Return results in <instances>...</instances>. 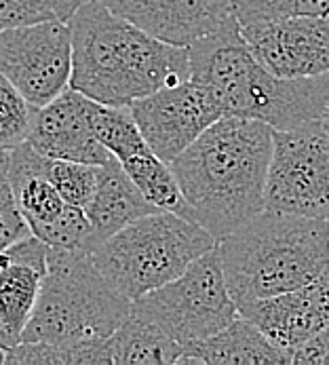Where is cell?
I'll return each mask as SVG.
<instances>
[{
    "label": "cell",
    "instance_id": "cell-1",
    "mask_svg": "<svg viewBox=\"0 0 329 365\" xmlns=\"http://www.w3.org/2000/svg\"><path fill=\"white\" fill-rule=\"evenodd\" d=\"M273 127L224 114L169 163L190 217L224 239L264 209Z\"/></svg>",
    "mask_w": 329,
    "mask_h": 365
},
{
    "label": "cell",
    "instance_id": "cell-2",
    "mask_svg": "<svg viewBox=\"0 0 329 365\" xmlns=\"http://www.w3.org/2000/svg\"><path fill=\"white\" fill-rule=\"evenodd\" d=\"M70 89L106 106H129L190 78L186 47L152 38L100 0H85L68 19Z\"/></svg>",
    "mask_w": 329,
    "mask_h": 365
},
{
    "label": "cell",
    "instance_id": "cell-3",
    "mask_svg": "<svg viewBox=\"0 0 329 365\" xmlns=\"http://www.w3.org/2000/svg\"><path fill=\"white\" fill-rule=\"evenodd\" d=\"M190 78L207 87L224 114L262 120L274 131L317 123L329 102V74L283 78L251 55L234 15L186 47Z\"/></svg>",
    "mask_w": 329,
    "mask_h": 365
},
{
    "label": "cell",
    "instance_id": "cell-4",
    "mask_svg": "<svg viewBox=\"0 0 329 365\" xmlns=\"http://www.w3.org/2000/svg\"><path fill=\"white\" fill-rule=\"evenodd\" d=\"M218 254L236 304L293 292L329 270L328 222L262 209L219 239Z\"/></svg>",
    "mask_w": 329,
    "mask_h": 365
},
{
    "label": "cell",
    "instance_id": "cell-5",
    "mask_svg": "<svg viewBox=\"0 0 329 365\" xmlns=\"http://www.w3.org/2000/svg\"><path fill=\"white\" fill-rule=\"evenodd\" d=\"M131 302L102 277L85 250L47 247V272L21 342L80 346L106 340Z\"/></svg>",
    "mask_w": 329,
    "mask_h": 365
},
{
    "label": "cell",
    "instance_id": "cell-6",
    "mask_svg": "<svg viewBox=\"0 0 329 365\" xmlns=\"http://www.w3.org/2000/svg\"><path fill=\"white\" fill-rule=\"evenodd\" d=\"M218 239L194 220L173 211L148 213L91 250V260L129 302L182 274Z\"/></svg>",
    "mask_w": 329,
    "mask_h": 365
},
{
    "label": "cell",
    "instance_id": "cell-7",
    "mask_svg": "<svg viewBox=\"0 0 329 365\" xmlns=\"http://www.w3.org/2000/svg\"><path fill=\"white\" fill-rule=\"evenodd\" d=\"M129 311L161 327L182 346L230 325L239 309L221 272L218 245L169 283L135 298Z\"/></svg>",
    "mask_w": 329,
    "mask_h": 365
},
{
    "label": "cell",
    "instance_id": "cell-8",
    "mask_svg": "<svg viewBox=\"0 0 329 365\" xmlns=\"http://www.w3.org/2000/svg\"><path fill=\"white\" fill-rule=\"evenodd\" d=\"M264 209L321 220L329 215V140L319 120L273 129Z\"/></svg>",
    "mask_w": 329,
    "mask_h": 365
},
{
    "label": "cell",
    "instance_id": "cell-9",
    "mask_svg": "<svg viewBox=\"0 0 329 365\" xmlns=\"http://www.w3.org/2000/svg\"><path fill=\"white\" fill-rule=\"evenodd\" d=\"M0 72L34 106L70 87L72 34L68 21H38L0 30Z\"/></svg>",
    "mask_w": 329,
    "mask_h": 365
},
{
    "label": "cell",
    "instance_id": "cell-10",
    "mask_svg": "<svg viewBox=\"0 0 329 365\" xmlns=\"http://www.w3.org/2000/svg\"><path fill=\"white\" fill-rule=\"evenodd\" d=\"M148 148L171 163L212 123L224 116L216 96L201 83L186 78L129 104Z\"/></svg>",
    "mask_w": 329,
    "mask_h": 365
},
{
    "label": "cell",
    "instance_id": "cell-11",
    "mask_svg": "<svg viewBox=\"0 0 329 365\" xmlns=\"http://www.w3.org/2000/svg\"><path fill=\"white\" fill-rule=\"evenodd\" d=\"M256 61L274 76L329 74V17H289L241 26Z\"/></svg>",
    "mask_w": 329,
    "mask_h": 365
},
{
    "label": "cell",
    "instance_id": "cell-12",
    "mask_svg": "<svg viewBox=\"0 0 329 365\" xmlns=\"http://www.w3.org/2000/svg\"><path fill=\"white\" fill-rule=\"evenodd\" d=\"M236 309L291 364L293 353L304 342L329 329V270L304 287L243 302L236 304Z\"/></svg>",
    "mask_w": 329,
    "mask_h": 365
},
{
    "label": "cell",
    "instance_id": "cell-13",
    "mask_svg": "<svg viewBox=\"0 0 329 365\" xmlns=\"http://www.w3.org/2000/svg\"><path fill=\"white\" fill-rule=\"evenodd\" d=\"M89 98L66 89L53 102L34 110L28 144L43 157L104 165L112 158L89 123Z\"/></svg>",
    "mask_w": 329,
    "mask_h": 365
},
{
    "label": "cell",
    "instance_id": "cell-14",
    "mask_svg": "<svg viewBox=\"0 0 329 365\" xmlns=\"http://www.w3.org/2000/svg\"><path fill=\"white\" fill-rule=\"evenodd\" d=\"M47 243L28 235L0 252V346L21 342L47 272Z\"/></svg>",
    "mask_w": 329,
    "mask_h": 365
},
{
    "label": "cell",
    "instance_id": "cell-15",
    "mask_svg": "<svg viewBox=\"0 0 329 365\" xmlns=\"http://www.w3.org/2000/svg\"><path fill=\"white\" fill-rule=\"evenodd\" d=\"M157 41L188 47L230 15V0H100Z\"/></svg>",
    "mask_w": 329,
    "mask_h": 365
},
{
    "label": "cell",
    "instance_id": "cell-16",
    "mask_svg": "<svg viewBox=\"0 0 329 365\" xmlns=\"http://www.w3.org/2000/svg\"><path fill=\"white\" fill-rule=\"evenodd\" d=\"M83 211L91 222L93 239L98 245L100 241L108 239L110 235L118 232L127 224L159 209L146 201V197L125 173L120 163L112 157L104 165H100L95 192Z\"/></svg>",
    "mask_w": 329,
    "mask_h": 365
},
{
    "label": "cell",
    "instance_id": "cell-17",
    "mask_svg": "<svg viewBox=\"0 0 329 365\" xmlns=\"http://www.w3.org/2000/svg\"><path fill=\"white\" fill-rule=\"evenodd\" d=\"M45 160L47 157L38 155L28 142L9 150V180L13 197L32 235L49 226L68 205L49 182Z\"/></svg>",
    "mask_w": 329,
    "mask_h": 365
},
{
    "label": "cell",
    "instance_id": "cell-18",
    "mask_svg": "<svg viewBox=\"0 0 329 365\" xmlns=\"http://www.w3.org/2000/svg\"><path fill=\"white\" fill-rule=\"evenodd\" d=\"M179 364H289L271 340L241 314L218 334L182 346Z\"/></svg>",
    "mask_w": 329,
    "mask_h": 365
},
{
    "label": "cell",
    "instance_id": "cell-19",
    "mask_svg": "<svg viewBox=\"0 0 329 365\" xmlns=\"http://www.w3.org/2000/svg\"><path fill=\"white\" fill-rule=\"evenodd\" d=\"M182 344L169 338L161 327L129 311L127 319L106 338L108 364H179Z\"/></svg>",
    "mask_w": 329,
    "mask_h": 365
},
{
    "label": "cell",
    "instance_id": "cell-20",
    "mask_svg": "<svg viewBox=\"0 0 329 365\" xmlns=\"http://www.w3.org/2000/svg\"><path fill=\"white\" fill-rule=\"evenodd\" d=\"M125 173L133 180V184L140 188V192L146 197L148 203H152L157 209L173 211L182 217H190L188 203L179 190V184L163 158H159L150 148L131 155L125 160H118Z\"/></svg>",
    "mask_w": 329,
    "mask_h": 365
},
{
    "label": "cell",
    "instance_id": "cell-21",
    "mask_svg": "<svg viewBox=\"0 0 329 365\" xmlns=\"http://www.w3.org/2000/svg\"><path fill=\"white\" fill-rule=\"evenodd\" d=\"M89 123L100 144L116 160H125L148 148L129 106H106L91 100Z\"/></svg>",
    "mask_w": 329,
    "mask_h": 365
},
{
    "label": "cell",
    "instance_id": "cell-22",
    "mask_svg": "<svg viewBox=\"0 0 329 365\" xmlns=\"http://www.w3.org/2000/svg\"><path fill=\"white\" fill-rule=\"evenodd\" d=\"M4 364L15 365H104L108 364L106 340L80 346H59L49 342H17L4 351Z\"/></svg>",
    "mask_w": 329,
    "mask_h": 365
},
{
    "label": "cell",
    "instance_id": "cell-23",
    "mask_svg": "<svg viewBox=\"0 0 329 365\" xmlns=\"http://www.w3.org/2000/svg\"><path fill=\"white\" fill-rule=\"evenodd\" d=\"M45 173L68 205L85 209L95 192L100 165L66 160V158H47Z\"/></svg>",
    "mask_w": 329,
    "mask_h": 365
},
{
    "label": "cell",
    "instance_id": "cell-24",
    "mask_svg": "<svg viewBox=\"0 0 329 365\" xmlns=\"http://www.w3.org/2000/svg\"><path fill=\"white\" fill-rule=\"evenodd\" d=\"M239 26L289 17H329V0H230Z\"/></svg>",
    "mask_w": 329,
    "mask_h": 365
},
{
    "label": "cell",
    "instance_id": "cell-25",
    "mask_svg": "<svg viewBox=\"0 0 329 365\" xmlns=\"http://www.w3.org/2000/svg\"><path fill=\"white\" fill-rule=\"evenodd\" d=\"M34 110L0 72V153H9L28 140Z\"/></svg>",
    "mask_w": 329,
    "mask_h": 365
},
{
    "label": "cell",
    "instance_id": "cell-26",
    "mask_svg": "<svg viewBox=\"0 0 329 365\" xmlns=\"http://www.w3.org/2000/svg\"><path fill=\"white\" fill-rule=\"evenodd\" d=\"M83 0H0V30L38 21H68Z\"/></svg>",
    "mask_w": 329,
    "mask_h": 365
},
{
    "label": "cell",
    "instance_id": "cell-27",
    "mask_svg": "<svg viewBox=\"0 0 329 365\" xmlns=\"http://www.w3.org/2000/svg\"><path fill=\"white\" fill-rule=\"evenodd\" d=\"M28 235L32 232L17 209L9 180V153H0V252Z\"/></svg>",
    "mask_w": 329,
    "mask_h": 365
},
{
    "label": "cell",
    "instance_id": "cell-28",
    "mask_svg": "<svg viewBox=\"0 0 329 365\" xmlns=\"http://www.w3.org/2000/svg\"><path fill=\"white\" fill-rule=\"evenodd\" d=\"M319 125H321L323 133L328 135V140H329V102L328 106H325V110H323V114H321V118H319Z\"/></svg>",
    "mask_w": 329,
    "mask_h": 365
},
{
    "label": "cell",
    "instance_id": "cell-29",
    "mask_svg": "<svg viewBox=\"0 0 329 365\" xmlns=\"http://www.w3.org/2000/svg\"><path fill=\"white\" fill-rule=\"evenodd\" d=\"M0 364H4V349L0 346Z\"/></svg>",
    "mask_w": 329,
    "mask_h": 365
},
{
    "label": "cell",
    "instance_id": "cell-30",
    "mask_svg": "<svg viewBox=\"0 0 329 365\" xmlns=\"http://www.w3.org/2000/svg\"><path fill=\"white\" fill-rule=\"evenodd\" d=\"M325 222H328V228H329V215H328V217H325Z\"/></svg>",
    "mask_w": 329,
    "mask_h": 365
},
{
    "label": "cell",
    "instance_id": "cell-31",
    "mask_svg": "<svg viewBox=\"0 0 329 365\" xmlns=\"http://www.w3.org/2000/svg\"><path fill=\"white\" fill-rule=\"evenodd\" d=\"M325 365H329V355H328V359H325Z\"/></svg>",
    "mask_w": 329,
    "mask_h": 365
},
{
    "label": "cell",
    "instance_id": "cell-32",
    "mask_svg": "<svg viewBox=\"0 0 329 365\" xmlns=\"http://www.w3.org/2000/svg\"><path fill=\"white\" fill-rule=\"evenodd\" d=\"M83 2H85V0H83Z\"/></svg>",
    "mask_w": 329,
    "mask_h": 365
}]
</instances>
